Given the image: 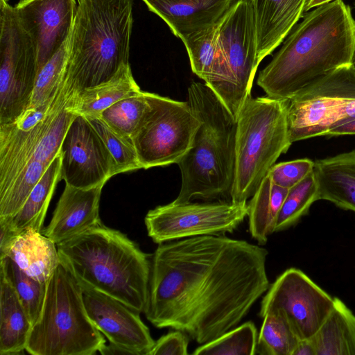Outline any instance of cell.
<instances>
[{
    "label": "cell",
    "instance_id": "5b68a950",
    "mask_svg": "<svg viewBox=\"0 0 355 355\" xmlns=\"http://www.w3.org/2000/svg\"><path fill=\"white\" fill-rule=\"evenodd\" d=\"M189 103L200 121L191 148L178 164L180 192L172 201L229 196L234 180L236 119L205 83H192Z\"/></svg>",
    "mask_w": 355,
    "mask_h": 355
},
{
    "label": "cell",
    "instance_id": "52a82bcc",
    "mask_svg": "<svg viewBox=\"0 0 355 355\" xmlns=\"http://www.w3.org/2000/svg\"><path fill=\"white\" fill-rule=\"evenodd\" d=\"M105 345L86 311L83 288L60 263L46 284L26 351L33 355H93Z\"/></svg>",
    "mask_w": 355,
    "mask_h": 355
},
{
    "label": "cell",
    "instance_id": "83f0119b",
    "mask_svg": "<svg viewBox=\"0 0 355 355\" xmlns=\"http://www.w3.org/2000/svg\"><path fill=\"white\" fill-rule=\"evenodd\" d=\"M60 179V154L52 161L31 191L25 203L13 216L0 218L21 233L32 228L40 232L50 201Z\"/></svg>",
    "mask_w": 355,
    "mask_h": 355
},
{
    "label": "cell",
    "instance_id": "603a6c76",
    "mask_svg": "<svg viewBox=\"0 0 355 355\" xmlns=\"http://www.w3.org/2000/svg\"><path fill=\"white\" fill-rule=\"evenodd\" d=\"M6 257L31 277L44 283H47L60 264L57 245L32 228L18 235Z\"/></svg>",
    "mask_w": 355,
    "mask_h": 355
},
{
    "label": "cell",
    "instance_id": "836d02e7",
    "mask_svg": "<svg viewBox=\"0 0 355 355\" xmlns=\"http://www.w3.org/2000/svg\"><path fill=\"white\" fill-rule=\"evenodd\" d=\"M111 153L117 175L142 168L130 138L122 135L99 116H85Z\"/></svg>",
    "mask_w": 355,
    "mask_h": 355
},
{
    "label": "cell",
    "instance_id": "ee69618b",
    "mask_svg": "<svg viewBox=\"0 0 355 355\" xmlns=\"http://www.w3.org/2000/svg\"><path fill=\"white\" fill-rule=\"evenodd\" d=\"M333 1H335V0H307L306 5H305L304 12L309 11V10H311L313 8H315V7L317 8L320 6L327 4Z\"/></svg>",
    "mask_w": 355,
    "mask_h": 355
},
{
    "label": "cell",
    "instance_id": "6da1fadb",
    "mask_svg": "<svg viewBox=\"0 0 355 355\" xmlns=\"http://www.w3.org/2000/svg\"><path fill=\"white\" fill-rule=\"evenodd\" d=\"M268 254L225 234L158 244L151 257L146 319L199 344L217 338L235 327L268 289Z\"/></svg>",
    "mask_w": 355,
    "mask_h": 355
},
{
    "label": "cell",
    "instance_id": "1f68e13d",
    "mask_svg": "<svg viewBox=\"0 0 355 355\" xmlns=\"http://www.w3.org/2000/svg\"><path fill=\"white\" fill-rule=\"evenodd\" d=\"M317 200L318 186L313 171L289 189L278 214L274 232L287 230L296 225L308 214L311 205Z\"/></svg>",
    "mask_w": 355,
    "mask_h": 355
},
{
    "label": "cell",
    "instance_id": "ab89813d",
    "mask_svg": "<svg viewBox=\"0 0 355 355\" xmlns=\"http://www.w3.org/2000/svg\"><path fill=\"white\" fill-rule=\"evenodd\" d=\"M0 259L7 256L11 246L19 232L12 228L7 223L0 220Z\"/></svg>",
    "mask_w": 355,
    "mask_h": 355
},
{
    "label": "cell",
    "instance_id": "8992f818",
    "mask_svg": "<svg viewBox=\"0 0 355 355\" xmlns=\"http://www.w3.org/2000/svg\"><path fill=\"white\" fill-rule=\"evenodd\" d=\"M236 123L230 201L247 203L269 169L292 144L288 130L287 99L250 96L239 113Z\"/></svg>",
    "mask_w": 355,
    "mask_h": 355
},
{
    "label": "cell",
    "instance_id": "4316f807",
    "mask_svg": "<svg viewBox=\"0 0 355 355\" xmlns=\"http://www.w3.org/2000/svg\"><path fill=\"white\" fill-rule=\"evenodd\" d=\"M288 190L274 184L267 174L248 203L249 232L259 244H265L268 236L274 233L278 214Z\"/></svg>",
    "mask_w": 355,
    "mask_h": 355
},
{
    "label": "cell",
    "instance_id": "44dd1931",
    "mask_svg": "<svg viewBox=\"0 0 355 355\" xmlns=\"http://www.w3.org/2000/svg\"><path fill=\"white\" fill-rule=\"evenodd\" d=\"M307 0H251L259 62L285 39L304 12Z\"/></svg>",
    "mask_w": 355,
    "mask_h": 355
},
{
    "label": "cell",
    "instance_id": "60d3db41",
    "mask_svg": "<svg viewBox=\"0 0 355 355\" xmlns=\"http://www.w3.org/2000/svg\"><path fill=\"white\" fill-rule=\"evenodd\" d=\"M355 135V117L331 129L327 136H342Z\"/></svg>",
    "mask_w": 355,
    "mask_h": 355
},
{
    "label": "cell",
    "instance_id": "d6986e66",
    "mask_svg": "<svg viewBox=\"0 0 355 355\" xmlns=\"http://www.w3.org/2000/svg\"><path fill=\"white\" fill-rule=\"evenodd\" d=\"M69 104L67 102L39 123L26 126L14 121L0 124V196L34 160L37 145L55 112Z\"/></svg>",
    "mask_w": 355,
    "mask_h": 355
},
{
    "label": "cell",
    "instance_id": "8d00e7d4",
    "mask_svg": "<svg viewBox=\"0 0 355 355\" xmlns=\"http://www.w3.org/2000/svg\"><path fill=\"white\" fill-rule=\"evenodd\" d=\"M73 103L54 113L37 145L34 160L50 165L60 153L68 128L78 115L73 109Z\"/></svg>",
    "mask_w": 355,
    "mask_h": 355
},
{
    "label": "cell",
    "instance_id": "2e32d148",
    "mask_svg": "<svg viewBox=\"0 0 355 355\" xmlns=\"http://www.w3.org/2000/svg\"><path fill=\"white\" fill-rule=\"evenodd\" d=\"M76 0H20L16 16L35 44L39 70L69 37Z\"/></svg>",
    "mask_w": 355,
    "mask_h": 355
},
{
    "label": "cell",
    "instance_id": "d4e9b609",
    "mask_svg": "<svg viewBox=\"0 0 355 355\" xmlns=\"http://www.w3.org/2000/svg\"><path fill=\"white\" fill-rule=\"evenodd\" d=\"M312 338L316 355H355V315L334 297L332 310Z\"/></svg>",
    "mask_w": 355,
    "mask_h": 355
},
{
    "label": "cell",
    "instance_id": "7c38bea8",
    "mask_svg": "<svg viewBox=\"0 0 355 355\" xmlns=\"http://www.w3.org/2000/svg\"><path fill=\"white\" fill-rule=\"evenodd\" d=\"M334 304L330 296L303 271L291 268L270 285L261 302L259 316L281 312L300 340L312 338Z\"/></svg>",
    "mask_w": 355,
    "mask_h": 355
},
{
    "label": "cell",
    "instance_id": "9a60e30c",
    "mask_svg": "<svg viewBox=\"0 0 355 355\" xmlns=\"http://www.w3.org/2000/svg\"><path fill=\"white\" fill-rule=\"evenodd\" d=\"M87 315L110 343L133 355H148L155 345L149 329L140 313L121 301L101 292L83 289Z\"/></svg>",
    "mask_w": 355,
    "mask_h": 355
},
{
    "label": "cell",
    "instance_id": "30bf717a",
    "mask_svg": "<svg viewBox=\"0 0 355 355\" xmlns=\"http://www.w3.org/2000/svg\"><path fill=\"white\" fill-rule=\"evenodd\" d=\"M0 7V124H5L28 107L38 65L35 44L13 6L1 0Z\"/></svg>",
    "mask_w": 355,
    "mask_h": 355
},
{
    "label": "cell",
    "instance_id": "4dcf8cb0",
    "mask_svg": "<svg viewBox=\"0 0 355 355\" xmlns=\"http://www.w3.org/2000/svg\"><path fill=\"white\" fill-rule=\"evenodd\" d=\"M258 333L254 324L247 322L217 338L197 347L194 355L257 354Z\"/></svg>",
    "mask_w": 355,
    "mask_h": 355
},
{
    "label": "cell",
    "instance_id": "f35d334b",
    "mask_svg": "<svg viewBox=\"0 0 355 355\" xmlns=\"http://www.w3.org/2000/svg\"><path fill=\"white\" fill-rule=\"evenodd\" d=\"M188 336L179 330L171 331L155 341L148 355H187Z\"/></svg>",
    "mask_w": 355,
    "mask_h": 355
},
{
    "label": "cell",
    "instance_id": "e0dca14e",
    "mask_svg": "<svg viewBox=\"0 0 355 355\" xmlns=\"http://www.w3.org/2000/svg\"><path fill=\"white\" fill-rule=\"evenodd\" d=\"M218 23L189 35L182 40L193 72L214 91L236 119L239 112L232 75L219 42Z\"/></svg>",
    "mask_w": 355,
    "mask_h": 355
},
{
    "label": "cell",
    "instance_id": "f6af8a7d",
    "mask_svg": "<svg viewBox=\"0 0 355 355\" xmlns=\"http://www.w3.org/2000/svg\"><path fill=\"white\" fill-rule=\"evenodd\" d=\"M352 64L354 66V67L355 68V53H354Z\"/></svg>",
    "mask_w": 355,
    "mask_h": 355
},
{
    "label": "cell",
    "instance_id": "7402d4cb",
    "mask_svg": "<svg viewBox=\"0 0 355 355\" xmlns=\"http://www.w3.org/2000/svg\"><path fill=\"white\" fill-rule=\"evenodd\" d=\"M318 199L355 212V149L315 162Z\"/></svg>",
    "mask_w": 355,
    "mask_h": 355
},
{
    "label": "cell",
    "instance_id": "ba28073f",
    "mask_svg": "<svg viewBox=\"0 0 355 355\" xmlns=\"http://www.w3.org/2000/svg\"><path fill=\"white\" fill-rule=\"evenodd\" d=\"M355 117V68L340 67L287 99L291 142L326 136Z\"/></svg>",
    "mask_w": 355,
    "mask_h": 355
},
{
    "label": "cell",
    "instance_id": "d6a6232c",
    "mask_svg": "<svg viewBox=\"0 0 355 355\" xmlns=\"http://www.w3.org/2000/svg\"><path fill=\"white\" fill-rule=\"evenodd\" d=\"M68 41L69 39L39 70L28 108L37 107L49 103L64 85Z\"/></svg>",
    "mask_w": 355,
    "mask_h": 355
},
{
    "label": "cell",
    "instance_id": "7a4b0ae2",
    "mask_svg": "<svg viewBox=\"0 0 355 355\" xmlns=\"http://www.w3.org/2000/svg\"><path fill=\"white\" fill-rule=\"evenodd\" d=\"M354 53L351 8L335 0L304 15L260 71L257 83L270 97L289 99L333 70L352 64Z\"/></svg>",
    "mask_w": 355,
    "mask_h": 355
},
{
    "label": "cell",
    "instance_id": "e575fe53",
    "mask_svg": "<svg viewBox=\"0 0 355 355\" xmlns=\"http://www.w3.org/2000/svg\"><path fill=\"white\" fill-rule=\"evenodd\" d=\"M148 106L147 92L141 91L115 103L99 116L116 132L131 139Z\"/></svg>",
    "mask_w": 355,
    "mask_h": 355
},
{
    "label": "cell",
    "instance_id": "5bb4252c",
    "mask_svg": "<svg viewBox=\"0 0 355 355\" xmlns=\"http://www.w3.org/2000/svg\"><path fill=\"white\" fill-rule=\"evenodd\" d=\"M218 39L231 72L239 113L245 100L251 96L260 63L251 0H237L224 15L218 23Z\"/></svg>",
    "mask_w": 355,
    "mask_h": 355
},
{
    "label": "cell",
    "instance_id": "74e56055",
    "mask_svg": "<svg viewBox=\"0 0 355 355\" xmlns=\"http://www.w3.org/2000/svg\"><path fill=\"white\" fill-rule=\"evenodd\" d=\"M315 162L308 158L275 164L268 175L272 182L282 187L291 189L313 171Z\"/></svg>",
    "mask_w": 355,
    "mask_h": 355
},
{
    "label": "cell",
    "instance_id": "f546056e",
    "mask_svg": "<svg viewBox=\"0 0 355 355\" xmlns=\"http://www.w3.org/2000/svg\"><path fill=\"white\" fill-rule=\"evenodd\" d=\"M262 318L257 354L293 355L300 339L284 315L279 311L270 310Z\"/></svg>",
    "mask_w": 355,
    "mask_h": 355
},
{
    "label": "cell",
    "instance_id": "484cf974",
    "mask_svg": "<svg viewBox=\"0 0 355 355\" xmlns=\"http://www.w3.org/2000/svg\"><path fill=\"white\" fill-rule=\"evenodd\" d=\"M141 92L132 73L130 64L122 67L110 80L85 89L77 94L73 109L83 116H99L119 101Z\"/></svg>",
    "mask_w": 355,
    "mask_h": 355
},
{
    "label": "cell",
    "instance_id": "277c9868",
    "mask_svg": "<svg viewBox=\"0 0 355 355\" xmlns=\"http://www.w3.org/2000/svg\"><path fill=\"white\" fill-rule=\"evenodd\" d=\"M68 41L65 83L76 96L129 64L133 0H77Z\"/></svg>",
    "mask_w": 355,
    "mask_h": 355
},
{
    "label": "cell",
    "instance_id": "b9f144b4",
    "mask_svg": "<svg viewBox=\"0 0 355 355\" xmlns=\"http://www.w3.org/2000/svg\"><path fill=\"white\" fill-rule=\"evenodd\" d=\"M293 355H316L313 338L300 340Z\"/></svg>",
    "mask_w": 355,
    "mask_h": 355
},
{
    "label": "cell",
    "instance_id": "ffe728a7",
    "mask_svg": "<svg viewBox=\"0 0 355 355\" xmlns=\"http://www.w3.org/2000/svg\"><path fill=\"white\" fill-rule=\"evenodd\" d=\"M181 40L218 24L237 0H142Z\"/></svg>",
    "mask_w": 355,
    "mask_h": 355
},
{
    "label": "cell",
    "instance_id": "f1b7e54d",
    "mask_svg": "<svg viewBox=\"0 0 355 355\" xmlns=\"http://www.w3.org/2000/svg\"><path fill=\"white\" fill-rule=\"evenodd\" d=\"M0 276L12 287L33 325L42 310L47 283L31 277L8 257L0 259Z\"/></svg>",
    "mask_w": 355,
    "mask_h": 355
},
{
    "label": "cell",
    "instance_id": "4fadbf2b",
    "mask_svg": "<svg viewBox=\"0 0 355 355\" xmlns=\"http://www.w3.org/2000/svg\"><path fill=\"white\" fill-rule=\"evenodd\" d=\"M60 179L65 184L89 189L105 185L117 175L114 160L85 116L78 114L60 150Z\"/></svg>",
    "mask_w": 355,
    "mask_h": 355
},
{
    "label": "cell",
    "instance_id": "cb8c5ba5",
    "mask_svg": "<svg viewBox=\"0 0 355 355\" xmlns=\"http://www.w3.org/2000/svg\"><path fill=\"white\" fill-rule=\"evenodd\" d=\"M32 326L14 289L0 276V354L26 350Z\"/></svg>",
    "mask_w": 355,
    "mask_h": 355
},
{
    "label": "cell",
    "instance_id": "3957f363",
    "mask_svg": "<svg viewBox=\"0 0 355 355\" xmlns=\"http://www.w3.org/2000/svg\"><path fill=\"white\" fill-rule=\"evenodd\" d=\"M57 248L60 263L83 289L106 294L144 313L151 259L125 234L102 223Z\"/></svg>",
    "mask_w": 355,
    "mask_h": 355
},
{
    "label": "cell",
    "instance_id": "9c48e42d",
    "mask_svg": "<svg viewBox=\"0 0 355 355\" xmlns=\"http://www.w3.org/2000/svg\"><path fill=\"white\" fill-rule=\"evenodd\" d=\"M149 106L131 137L142 168L178 164L191 148L200 121L189 101L147 92Z\"/></svg>",
    "mask_w": 355,
    "mask_h": 355
},
{
    "label": "cell",
    "instance_id": "ac0fdd59",
    "mask_svg": "<svg viewBox=\"0 0 355 355\" xmlns=\"http://www.w3.org/2000/svg\"><path fill=\"white\" fill-rule=\"evenodd\" d=\"M103 186L80 189L65 184L43 234L58 245L102 224L99 205Z\"/></svg>",
    "mask_w": 355,
    "mask_h": 355
},
{
    "label": "cell",
    "instance_id": "8fae6325",
    "mask_svg": "<svg viewBox=\"0 0 355 355\" xmlns=\"http://www.w3.org/2000/svg\"><path fill=\"white\" fill-rule=\"evenodd\" d=\"M248 214V203L220 200L208 202H173L146 214L148 235L160 244L189 237L234 232Z\"/></svg>",
    "mask_w": 355,
    "mask_h": 355
},
{
    "label": "cell",
    "instance_id": "d590c367",
    "mask_svg": "<svg viewBox=\"0 0 355 355\" xmlns=\"http://www.w3.org/2000/svg\"><path fill=\"white\" fill-rule=\"evenodd\" d=\"M49 166L37 160L28 164L8 191L0 196V218H10L19 211Z\"/></svg>",
    "mask_w": 355,
    "mask_h": 355
},
{
    "label": "cell",
    "instance_id": "7bdbcfd3",
    "mask_svg": "<svg viewBox=\"0 0 355 355\" xmlns=\"http://www.w3.org/2000/svg\"><path fill=\"white\" fill-rule=\"evenodd\" d=\"M99 352L103 355L132 354L130 351L110 343L107 345H105Z\"/></svg>",
    "mask_w": 355,
    "mask_h": 355
}]
</instances>
